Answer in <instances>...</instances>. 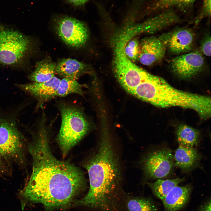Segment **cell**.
<instances>
[{"label":"cell","mask_w":211,"mask_h":211,"mask_svg":"<svg viewBox=\"0 0 211 211\" xmlns=\"http://www.w3.org/2000/svg\"><path fill=\"white\" fill-rule=\"evenodd\" d=\"M48 128L39 127L29 150L33 159V170L22 194L28 200L56 208L72 202L82 188L83 175L70 163L59 160L49 145Z\"/></svg>","instance_id":"1"},{"label":"cell","mask_w":211,"mask_h":211,"mask_svg":"<svg viewBox=\"0 0 211 211\" xmlns=\"http://www.w3.org/2000/svg\"><path fill=\"white\" fill-rule=\"evenodd\" d=\"M101 134L97 150L86 164L90 188L80 202L110 211L123 193L122 170L115 144L108 130L103 129Z\"/></svg>","instance_id":"2"},{"label":"cell","mask_w":211,"mask_h":211,"mask_svg":"<svg viewBox=\"0 0 211 211\" xmlns=\"http://www.w3.org/2000/svg\"><path fill=\"white\" fill-rule=\"evenodd\" d=\"M135 96L157 107L192 109L202 118L210 113V97L177 89L162 78L148 72L136 87Z\"/></svg>","instance_id":"3"},{"label":"cell","mask_w":211,"mask_h":211,"mask_svg":"<svg viewBox=\"0 0 211 211\" xmlns=\"http://www.w3.org/2000/svg\"><path fill=\"white\" fill-rule=\"evenodd\" d=\"M61 123L58 141L64 156L87 133L90 124L80 107L65 102L58 105Z\"/></svg>","instance_id":"4"},{"label":"cell","mask_w":211,"mask_h":211,"mask_svg":"<svg viewBox=\"0 0 211 211\" xmlns=\"http://www.w3.org/2000/svg\"><path fill=\"white\" fill-rule=\"evenodd\" d=\"M30 39L18 32L0 28V63L9 65L21 63L31 52Z\"/></svg>","instance_id":"5"},{"label":"cell","mask_w":211,"mask_h":211,"mask_svg":"<svg viewBox=\"0 0 211 211\" xmlns=\"http://www.w3.org/2000/svg\"><path fill=\"white\" fill-rule=\"evenodd\" d=\"M121 38L115 48L113 69L120 84L126 91L136 87L140 82L145 71L139 67L126 56L124 47L127 38Z\"/></svg>","instance_id":"6"},{"label":"cell","mask_w":211,"mask_h":211,"mask_svg":"<svg viewBox=\"0 0 211 211\" xmlns=\"http://www.w3.org/2000/svg\"><path fill=\"white\" fill-rule=\"evenodd\" d=\"M25 149L24 137L15 122L0 118V154L6 161L21 163L24 160Z\"/></svg>","instance_id":"7"},{"label":"cell","mask_w":211,"mask_h":211,"mask_svg":"<svg viewBox=\"0 0 211 211\" xmlns=\"http://www.w3.org/2000/svg\"><path fill=\"white\" fill-rule=\"evenodd\" d=\"M142 169L149 179H161L168 176L174 166L173 155L171 150L162 147L152 150L142 158Z\"/></svg>","instance_id":"8"},{"label":"cell","mask_w":211,"mask_h":211,"mask_svg":"<svg viewBox=\"0 0 211 211\" xmlns=\"http://www.w3.org/2000/svg\"><path fill=\"white\" fill-rule=\"evenodd\" d=\"M55 30L65 44L75 48L84 46L89 36L88 29L83 22L67 16H61L55 22Z\"/></svg>","instance_id":"9"},{"label":"cell","mask_w":211,"mask_h":211,"mask_svg":"<svg viewBox=\"0 0 211 211\" xmlns=\"http://www.w3.org/2000/svg\"><path fill=\"white\" fill-rule=\"evenodd\" d=\"M204 60L202 55L193 52L173 58L170 64L171 70L178 77L184 79L191 78L203 70Z\"/></svg>","instance_id":"10"},{"label":"cell","mask_w":211,"mask_h":211,"mask_svg":"<svg viewBox=\"0 0 211 211\" xmlns=\"http://www.w3.org/2000/svg\"><path fill=\"white\" fill-rule=\"evenodd\" d=\"M194 34L192 29L187 27L176 28L162 34L159 38L171 53L179 54L191 50Z\"/></svg>","instance_id":"11"},{"label":"cell","mask_w":211,"mask_h":211,"mask_svg":"<svg viewBox=\"0 0 211 211\" xmlns=\"http://www.w3.org/2000/svg\"><path fill=\"white\" fill-rule=\"evenodd\" d=\"M166 49L165 45L159 37H146L140 43L138 59L144 65H152L163 58Z\"/></svg>","instance_id":"12"},{"label":"cell","mask_w":211,"mask_h":211,"mask_svg":"<svg viewBox=\"0 0 211 211\" xmlns=\"http://www.w3.org/2000/svg\"><path fill=\"white\" fill-rule=\"evenodd\" d=\"M196 0H147L142 12L145 15H153L173 9L183 13L191 11Z\"/></svg>","instance_id":"13"},{"label":"cell","mask_w":211,"mask_h":211,"mask_svg":"<svg viewBox=\"0 0 211 211\" xmlns=\"http://www.w3.org/2000/svg\"><path fill=\"white\" fill-rule=\"evenodd\" d=\"M61 80L54 76L50 80L41 82H33L21 84L19 87L36 98L39 104H43L56 97Z\"/></svg>","instance_id":"14"},{"label":"cell","mask_w":211,"mask_h":211,"mask_svg":"<svg viewBox=\"0 0 211 211\" xmlns=\"http://www.w3.org/2000/svg\"><path fill=\"white\" fill-rule=\"evenodd\" d=\"M192 186L187 184L173 188L162 200L165 211H177L187 203L192 191Z\"/></svg>","instance_id":"15"},{"label":"cell","mask_w":211,"mask_h":211,"mask_svg":"<svg viewBox=\"0 0 211 211\" xmlns=\"http://www.w3.org/2000/svg\"><path fill=\"white\" fill-rule=\"evenodd\" d=\"M201 157L194 147L179 145L173 155L174 166L184 171L188 172L197 166Z\"/></svg>","instance_id":"16"},{"label":"cell","mask_w":211,"mask_h":211,"mask_svg":"<svg viewBox=\"0 0 211 211\" xmlns=\"http://www.w3.org/2000/svg\"><path fill=\"white\" fill-rule=\"evenodd\" d=\"M87 65L71 58L59 59L56 64V74L63 78L77 81L86 72Z\"/></svg>","instance_id":"17"},{"label":"cell","mask_w":211,"mask_h":211,"mask_svg":"<svg viewBox=\"0 0 211 211\" xmlns=\"http://www.w3.org/2000/svg\"><path fill=\"white\" fill-rule=\"evenodd\" d=\"M56 64L49 57L38 62L35 70L28 76L29 79L38 82L50 80L55 76Z\"/></svg>","instance_id":"18"},{"label":"cell","mask_w":211,"mask_h":211,"mask_svg":"<svg viewBox=\"0 0 211 211\" xmlns=\"http://www.w3.org/2000/svg\"><path fill=\"white\" fill-rule=\"evenodd\" d=\"M176 135L179 145L194 147L199 143L200 137L199 131L186 125H181L177 129Z\"/></svg>","instance_id":"19"},{"label":"cell","mask_w":211,"mask_h":211,"mask_svg":"<svg viewBox=\"0 0 211 211\" xmlns=\"http://www.w3.org/2000/svg\"><path fill=\"white\" fill-rule=\"evenodd\" d=\"M184 180V178L167 180L159 179L154 182H148L147 184L153 194L162 200L173 188Z\"/></svg>","instance_id":"20"},{"label":"cell","mask_w":211,"mask_h":211,"mask_svg":"<svg viewBox=\"0 0 211 211\" xmlns=\"http://www.w3.org/2000/svg\"><path fill=\"white\" fill-rule=\"evenodd\" d=\"M84 87V85L80 84L76 80L63 78L60 80L56 97H63L72 94L84 96L83 89Z\"/></svg>","instance_id":"21"},{"label":"cell","mask_w":211,"mask_h":211,"mask_svg":"<svg viewBox=\"0 0 211 211\" xmlns=\"http://www.w3.org/2000/svg\"><path fill=\"white\" fill-rule=\"evenodd\" d=\"M125 205L128 211H158L155 204L150 199L143 197L128 198Z\"/></svg>","instance_id":"22"},{"label":"cell","mask_w":211,"mask_h":211,"mask_svg":"<svg viewBox=\"0 0 211 211\" xmlns=\"http://www.w3.org/2000/svg\"><path fill=\"white\" fill-rule=\"evenodd\" d=\"M139 50L140 43L136 38L127 41L124 47L126 56L133 62L138 60Z\"/></svg>","instance_id":"23"},{"label":"cell","mask_w":211,"mask_h":211,"mask_svg":"<svg viewBox=\"0 0 211 211\" xmlns=\"http://www.w3.org/2000/svg\"><path fill=\"white\" fill-rule=\"evenodd\" d=\"M211 10V0H202V5L199 11L193 21L195 25H198L205 18L210 19Z\"/></svg>","instance_id":"24"},{"label":"cell","mask_w":211,"mask_h":211,"mask_svg":"<svg viewBox=\"0 0 211 211\" xmlns=\"http://www.w3.org/2000/svg\"><path fill=\"white\" fill-rule=\"evenodd\" d=\"M200 49L202 53L206 56H211V37L208 33L202 39L200 44Z\"/></svg>","instance_id":"25"},{"label":"cell","mask_w":211,"mask_h":211,"mask_svg":"<svg viewBox=\"0 0 211 211\" xmlns=\"http://www.w3.org/2000/svg\"><path fill=\"white\" fill-rule=\"evenodd\" d=\"M6 161V160L0 154V176L6 174L9 171Z\"/></svg>","instance_id":"26"},{"label":"cell","mask_w":211,"mask_h":211,"mask_svg":"<svg viewBox=\"0 0 211 211\" xmlns=\"http://www.w3.org/2000/svg\"><path fill=\"white\" fill-rule=\"evenodd\" d=\"M211 200L210 199L201 206L198 211H211Z\"/></svg>","instance_id":"27"},{"label":"cell","mask_w":211,"mask_h":211,"mask_svg":"<svg viewBox=\"0 0 211 211\" xmlns=\"http://www.w3.org/2000/svg\"><path fill=\"white\" fill-rule=\"evenodd\" d=\"M69 2L74 6H79L82 5L90 0H67Z\"/></svg>","instance_id":"28"}]
</instances>
